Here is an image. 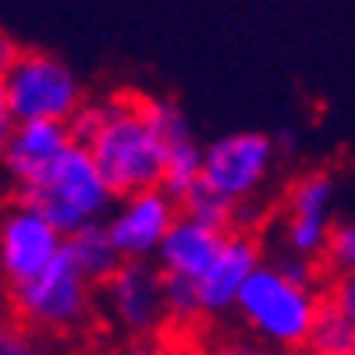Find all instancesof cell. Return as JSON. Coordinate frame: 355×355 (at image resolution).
I'll return each mask as SVG.
<instances>
[{
    "instance_id": "1",
    "label": "cell",
    "mask_w": 355,
    "mask_h": 355,
    "mask_svg": "<svg viewBox=\"0 0 355 355\" xmlns=\"http://www.w3.org/2000/svg\"><path fill=\"white\" fill-rule=\"evenodd\" d=\"M71 142L93 157L114 199L157 189L164 167V146L146 121L142 96L114 93L100 100H85L68 121Z\"/></svg>"
},
{
    "instance_id": "2",
    "label": "cell",
    "mask_w": 355,
    "mask_h": 355,
    "mask_svg": "<svg viewBox=\"0 0 355 355\" xmlns=\"http://www.w3.org/2000/svg\"><path fill=\"white\" fill-rule=\"evenodd\" d=\"M8 316L21 327L36 331L43 338H68L85 331V323L96 313V284L85 281L82 270L61 249L46 270L36 277L18 281L4 288Z\"/></svg>"
},
{
    "instance_id": "3",
    "label": "cell",
    "mask_w": 355,
    "mask_h": 355,
    "mask_svg": "<svg viewBox=\"0 0 355 355\" xmlns=\"http://www.w3.org/2000/svg\"><path fill=\"white\" fill-rule=\"evenodd\" d=\"M323 306V295L291 284L281 277L270 263H259L256 274L245 281L234 316H239L242 331L263 345H270L284 355H302V345L313 331V320Z\"/></svg>"
},
{
    "instance_id": "4",
    "label": "cell",
    "mask_w": 355,
    "mask_h": 355,
    "mask_svg": "<svg viewBox=\"0 0 355 355\" xmlns=\"http://www.w3.org/2000/svg\"><path fill=\"white\" fill-rule=\"evenodd\" d=\"M15 199H25L28 206H36L64 239L89 224H103L114 206V192L107 189L93 157L75 142L50 164V171L33 189H25Z\"/></svg>"
},
{
    "instance_id": "5",
    "label": "cell",
    "mask_w": 355,
    "mask_h": 355,
    "mask_svg": "<svg viewBox=\"0 0 355 355\" xmlns=\"http://www.w3.org/2000/svg\"><path fill=\"white\" fill-rule=\"evenodd\" d=\"M11 121H57L68 125L89 100L85 85L68 61L50 50H15L0 71Z\"/></svg>"
},
{
    "instance_id": "6",
    "label": "cell",
    "mask_w": 355,
    "mask_h": 355,
    "mask_svg": "<svg viewBox=\"0 0 355 355\" xmlns=\"http://www.w3.org/2000/svg\"><path fill=\"white\" fill-rule=\"evenodd\" d=\"M96 306L107 323L128 341L160 338L167 331L164 316V274L153 259H121L114 274L96 284Z\"/></svg>"
},
{
    "instance_id": "7",
    "label": "cell",
    "mask_w": 355,
    "mask_h": 355,
    "mask_svg": "<svg viewBox=\"0 0 355 355\" xmlns=\"http://www.w3.org/2000/svg\"><path fill=\"white\" fill-rule=\"evenodd\" d=\"M281 146L266 132H231L202 146V174L199 182L210 185L231 202H256L270 185Z\"/></svg>"
},
{
    "instance_id": "8",
    "label": "cell",
    "mask_w": 355,
    "mask_h": 355,
    "mask_svg": "<svg viewBox=\"0 0 355 355\" xmlns=\"http://www.w3.org/2000/svg\"><path fill=\"white\" fill-rule=\"evenodd\" d=\"M334 202H338V182L327 171H309L295 178L284 192L281 210V249L295 256L323 259L334 231Z\"/></svg>"
},
{
    "instance_id": "9",
    "label": "cell",
    "mask_w": 355,
    "mask_h": 355,
    "mask_svg": "<svg viewBox=\"0 0 355 355\" xmlns=\"http://www.w3.org/2000/svg\"><path fill=\"white\" fill-rule=\"evenodd\" d=\"M64 234L25 199H8L0 206V284H18L36 277L61 256Z\"/></svg>"
},
{
    "instance_id": "10",
    "label": "cell",
    "mask_w": 355,
    "mask_h": 355,
    "mask_svg": "<svg viewBox=\"0 0 355 355\" xmlns=\"http://www.w3.org/2000/svg\"><path fill=\"white\" fill-rule=\"evenodd\" d=\"M174 220H178V199L157 185L114 199L103 227L121 259H153Z\"/></svg>"
},
{
    "instance_id": "11",
    "label": "cell",
    "mask_w": 355,
    "mask_h": 355,
    "mask_svg": "<svg viewBox=\"0 0 355 355\" xmlns=\"http://www.w3.org/2000/svg\"><path fill=\"white\" fill-rule=\"evenodd\" d=\"M263 242L252 231H227L220 239L217 256L210 266L199 274L196 291H199V309L202 320H224L234 313V302L245 288V281L256 274V266L263 263Z\"/></svg>"
},
{
    "instance_id": "12",
    "label": "cell",
    "mask_w": 355,
    "mask_h": 355,
    "mask_svg": "<svg viewBox=\"0 0 355 355\" xmlns=\"http://www.w3.org/2000/svg\"><path fill=\"white\" fill-rule=\"evenodd\" d=\"M71 146L68 125L57 121H11V132L0 150V182L11 196L33 189L50 171V164Z\"/></svg>"
},
{
    "instance_id": "13",
    "label": "cell",
    "mask_w": 355,
    "mask_h": 355,
    "mask_svg": "<svg viewBox=\"0 0 355 355\" xmlns=\"http://www.w3.org/2000/svg\"><path fill=\"white\" fill-rule=\"evenodd\" d=\"M224 234L206 227L192 217H185L178 210V220L171 224V231L164 234V242L153 256V263L160 266L164 277H185V281H199V274L210 266V259L217 256Z\"/></svg>"
},
{
    "instance_id": "14",
    "label": "cell",
    "mask_w": 355,
    "mask_h": 355,
    "mask_svg": "<svg viewBox=\"0 0 355 355\" xmlns=\"http://www.w3.org/2000/svg\"><path fill=\"white\" fill-rule=\"evenodd\" d=\"M64 252L82 270V277L93 281V284H103L114 274V266L121 263V256H117V249H114V242H110V234H107L103 224H89V227L68 234V239H64Z\"/></svg>"
},
{
    "instance_id": "15",
    "label": "cell",
    "mask_w": 355,
    "mask_h": 355,
    "mask_svg": "<svg viewBox=\"0 0 355 355\" xmlns=\"http://www.w3.org/2000/svg\"><path fill=\"white\" fill-rule=\"evenodd\" d=\"M202 174V146L199 139L189 132L182 139L164 142V167H160V189L174 199H182L189 189L199 185Z\"/></svg>"
},
{
    "instance_id": "16",
    "label": "cell",
    "mask_w": 355,
    "mask_h": 355,
    "mask_svg": "<svg viewBox=\"0 0 355 355\" xmlns=\"http://www.w3.org/2000/svg\"><path fill=\"white\" fill-rule=\"evenodd\" d=\"M302 355H355V323L323 302L302 345Z\"/></svg>"
},
{
    "instance_id": "17",
    "label": "cell",
    "mask_w": 355,
    "mask_h": 355,
    "mask_svg": "<svg viewBox=\"0 0 355 355\" xmlns=\"http://www.w3.org/2000/svg\"><path fill=\"white\" fill-rule=\"evenodd\" d=\"M178 210H182L185 217H192V220H199V224H206V227L220 231V234L239 227V202L224 199L220 192H214L210 185H202V182L178 199Z\"/></svg>"
},
{
    "instance_id": "18",
    "label": "cell",
    "mask_w": 355,
    "mask_h": 355,
    "mask_svg": "<svg viewBox=\"0 0 355 355\" xmlns=\"http://www.w3.org/2000/svg\"><path fill=\"white\" fill-rule=\"evenodd\" d=\"M164 316H167V331H196L202 323L199 309V291L196 281L185 277H164Z\"/></svg>"
},
{
    "instance_id": "19",
    "label": "cell",
    "mask_w": 355,
    "mask_h": 355,
    "mask_svg": "<svg viewBox=\"0 0 355 355\" xmlns=\"http://www.w3.org/2000/svg\"><path fill=\"white\" fill-rule=\"evenodd\" d=\"M0 355H64V352L57 348L53 338H43L21 327L8 313H0Z\"/></svg>"
},
{
    "instance_id": "20",
    "label": "cell",
    "mask_w": 355,
    "mask_h": 355,
    "mask_svg": "<svg viewBox=\"0 0 355 355\" xmlns=\"http://www.w3.org/2000/svg\"><path fill=\"white\" fill-rule=\"evenodd\" d=\"M266 263H270L281 277H288L291 284L309 288V291H323V281H327V274H331L323 259L295 256V252H284V249H277V256H274V259H266Z\"/></svg>"
},
{
    "instance_id": "21",
    "label": "cell",
    "mask_w": 355,
    "mask_h": 355,
    "mask_svg": "<svg viewBox=\"0 0 355 355\" xmlns=\"http://www.w3.org/2000/svg\"><path fill=\"white\" fill-rule=\"evenodd\" d=\"M320 295L327 306H334L341 316H348L355 323V270H331Z\"/></svg>"
},
{
    "instance_id": "22",
    "label": "cell",
    "mask_w": 355,
    "mask_h": 355,
    "mask_svg": "<svg viewBox=\"0 0 355 355\" xmlns=\"http://www.w3.org/2000/svg\"><path fill=\"white\" fill-rule=\"evenodd\" d=\"M323 263H327V270H355V220L334 224Z\"/></svg>"
},
{
    "instance_id": "23",
    "label": "cell",
    "mask_w": 355,
    "mask_h": 355,
    "mask_svg": "<svg viewBox=\"0 0 355 355\" xmlns=\"http://www.w3.org/2000/svg\"><path fill=\"white\" fill-rule=\"evenodd\" d=\"M202 355H284V352L263 345V341H256L249 334H234V338H220L217 345H210Z\"/></svg>"
},
{
    "instance_id": "24",
    "label": "cell",
    "mask_w": 355,
    "mask_h": 355,
    "mask_svg": "<svg viewBox=\"0 0 355 355\" xmlns=\"http://www.w3.org/2000/svg\"><path fill=\"white\" fill-rule=\"evenodd\" d=\"M117 355H182V348L174 341H164V338H135Z\"/></svg>"
},
{
    "instance_id": "25",
    "label": "cell",
    "mask_w": 355,
    "mask_h": 355,
    "mask_svg": "<svg viewBox=\"0 0 355 355\" xmlns=\"http://www.w3.org/2000/svg\"><path fill=\"white\" fill-rule=\"evenodd\" d=\"M15 50H18V43H15V40H11L8 33H0V71L8 68V61L15 57Z\"/></svg>"
},
{
    "instance_id": "26",
    "label": "cell",
    "mask_w": 355,
    "mask_h": 355,
    "mask_svg": "<svg viewBox=\"0 0 355 355\" xmlns=\"http://www.w3.org/2000/svg\"><path fill=\"white\" fill-rule=\"evenodd\" d=\"M0 128H11V114H8V100H4V82H0Z\"/></svg>"
}]
</instances>
